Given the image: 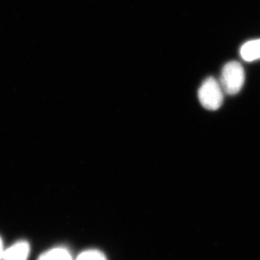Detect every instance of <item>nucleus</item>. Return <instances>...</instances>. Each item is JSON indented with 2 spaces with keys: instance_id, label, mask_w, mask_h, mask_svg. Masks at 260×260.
Masks as SVG:
<instances>
[{
  "instance_id": "nucleus-6",
  "label": "nucleus",
  "mask_w": 260,
  "mask_h": 260,
  "mask_svg": "<svg viewBox=\"0 0 260 260\" xmlns=\"http://www.w3.org/2000/svg\"><path fill=\"white\" fill-rule=\"evenodd\" d=\"M74 260H107L103 252L95 248L86 249L79 253L76 259Z\"/></svg>"
},
{
  "instance_id": "nucleus-2",
  "label": "nucleus",
  "mask_w": 260,
  "mask_h": 260,
  "mask_svg": "<svg viewBox=\"0 0 260 260\" xmlns=\"http://www.w3.org/2000/svg\"><path fill=\"white\" fill-rule=\"evenodd\" d=\"M200 103L208 111H217L223 103V90L216 79L208 78L198 91Z\"/></svg>"
},
{
  "instance_id": "nucleus-4",
  "label": "nucleus",
  "mask_w": 260,
  "mask_h": 260,
  "mask_svg": "<svg viewBox=\"0 0 260 260\" xmlns=\"http://www.w3.org/2000/svg\"><path fill=\"white\" fill-rule=\"evenodd\" d=\"M240 56L246 61L260 59V39L251 40L242 46Z\"/></svg>"
},
{
  "instance_id": "nucleus-7",
  "label": "nucleus",
  "mask_w": 260,
  "mask_h": 260,
  "mask_svg": "<svg viewBox=\"0 0 260 260\" xmlns=\"http://www.w3.org/2000/svg\"><path fill=\"white\" fill-rule=\"evenodd\" d=\"M5 246L3 243L2 238L0 237V260H3V254H4V251H5Z\"/></svg>"
},
{
  "instance_id": "nucleus-5",
  "label": "nucleus",
  "mask_w": 260,
  "mask_h": 260,
  "mask_svg": "<svg viewBox=\"0 0 260 260\" xmlns=\"http://www.w3.org/2000/svg\"><path fill=\"white\" fill-rule=\"evenodd\" d=\"M37 260H74L69 249L64 247H55L42 253Z\"/></svg>"
},
{
  "instance_id": "nucleus-3",
  "label": "nucleus",
  "mask_w": 260,
  "mask_h": 260,
  "mask_svg": "<svg viewBox=\"0 0 260 260\" xmlns=\"http://www.w3.org/2000/svg\"><path fill=\"white\" fill-rule=\"evenodd\" d=\"M30 253V245L27 241L20 240L5 248L3 260H27Z\"/></svg>"
},
{
  "instance_id": "nucleus-1",
  "label": "nucleus",
  "mask_w": 260,
  "mask_h": 260,
  "mask_svg": "<svg viewBox=\"0 0 260 260\" xmlns=\"http://www.w3.org/2000/svg\"><path fill=\"white\" fill-rule=\"evenodd\" d=\"M245 81V72L238 61H229L221 71V86L228 94L234 95L240 92Z\"/></svg>"
}]
</instances>
